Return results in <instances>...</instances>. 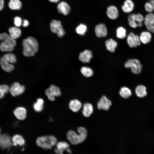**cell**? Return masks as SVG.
Segmentation results:
<instances>
[{"label":"cell","mask_w":154,"mask_h":154,"mask_svg":"<svg viewBox=\"0 0 154 154\" xmlns=\"http://www.w3.org/2000/svg\"><path fill=\"white\" fill-rule=\"evenodd\" d=\"M23 53L26 57L34 56L37 52L38 44L37 40L32 37L24 39L22 42Z\"/></svg>","instance_id":"obj_1"},{"label":"cell","mask_w":154,"mask_h":154,"mask_svg":"<svg viewBox=\"0 0 154 154\" xmlns=\"http://www.w3.org/2000/svg\"><path fill=\"white\" fill-rule=\"evenodd\" d=\"M36 143L38 146L42 148L49 149L56 144L57 140L53 135L42 136L37 137Z\"/></svg>","instance_id":"obj_2"},{"label":"cell","mask_w":154,"mask_h":154,"mask_svg":"<svg viewBox=\"0 0 154 154\" xmlns=\"http://www.w3.org/2000/svg\"><path fill=\"white\" fill-rule=\"evenodd\" d=\"M125 67L126 68H130L132 73L138 74L141 72L142 66L139 61L137 59H129L125 63Z\"/></svg>","instance_id":"obj_3"},{"label":"cell","mask_w":154,"mask_h":154,"mask_svg":"<svg viewBox=\"0 0 154 154\" xmlns=\"http://www.w3.org/2000/svg\"><path fill=\"white\" fill-rule=\"evenodd\" d=\"M61 23V22L59 20H53L51 21L50 25L51 31L56 33L60 37L63 36L65 34Z\"/></svg>","instance_id":"obj_4"},{"label":"cell","mask_w":154,"mask_h":154,"mask_svg":"<svg viewBox=\"0 0 154 154\" xmlns=\"http://www.w3.org/2000/svg\"><path fill=\"white\" fill-rule=\"evenodd\" d=\"M12 64L11 61L5 54L0 58L1 67L3 70L6 72H10L13 70L14 66Z\"/></svg>","instance_id":"obj_5"},{"label":"cell","mask_w":154,"mask_h":154,"mask_svg":"<svg viewBox=\"0 0 154 154\" xmlns=\"http://www.w3.org/2000/svg\"><path fill=\"white\" fill-rule=\"evenodd\" d=\"M25 87L18 82H14L9 88V91L12 96H16L23 94L25 91Z\"/></svg>","instance_id":"obj_6"},{"label":"cell","mask_w":154,"mask_h":154,"mask_svg":"<svg viewBox=\"0 0 154 154\" xmlns=\"http://www.w3.org/2000/svg\"><path fill=\"white\" fill-rule=\"evenodd\" d=\"M127 41L128 45L131 48L136 47L141 44L139 37L132 32L130 33L128 35Z\"/></svg>","instance_id":"obj_7"},{"label":"cell","mask_w":154,"mask_h":154,"mask_svg":"<svg viewBox=\"0 0 154 154\" xmlns=\"http://www.w3.org/2000/svg\"><path fill=\"white\" fill-rule=\"evenodd\" d=\"M67 139L70 143L73 145H76L82 142L80 135L75 131L71 130L68 131L66 134Z\"/></svg>","instance_id":"obj_8"},{"label":"cell","mask_w":154,"mask_h":154,"mask_svg":"<svg viewBox=\"0 0 154 154\" xmlns=\"http://www.w3.org/2000/svg\"><path fill=\"white\" fill-rule=\"evenodd\" d=\"M112 105L111 101L105 96H103L97 103V106L99 110H108Z\"/></svg>","instance_id":"obj_9"},{"label":"cell","mask_w":154,"mask_h":154,"mask_svg":"<svg viewBox=\"0 0 154 154\" xmlns=\"http://www.w3.org/2000/svg\"><path fill=\"white\" fill-rule=\"evenodd\" d=\"M95 33L96 36L99 38L105 37L107 35V29L105 25L100 23L96 25L95 28Z\"/></svg>","instance_id":"obj_10"},{"label":"cell","mask_w":154,"mask_h":154,"mask_svg":"<svg viewBox=\"0 0 154 154\" xmlns=\"http://www.w3.org/2000/svg\"><path fill=\"white\" fill-rule=\"evenodd\" d=\"M13 114L17 119L19 120H23L26 117L27 111L25 108L19 107L16 108L13 111Z\"/></svg>","instance_id":"obj_11"},{"label":"cell","mask_w":154,"mask_h":154,"mask_svg":"<svg viewBox=\"0 0 154 154\" xmlns=\"http://www.w3.org/2000/svg\"><path fill=\"white\" fill-rule=\"evenodd\" d=\"M92 57V52L88 50H84L80 54L79 60L84 63L89 62Z\"/></svg>","instance_id":"obj_12"},{"label":"cell","mask_w":154,"mask_h":154,"mask_svg":"<svg viewBox=\"0 0 154 154\" xmlns=\"http://www.w3.org/2000/svg\"><path fill=\"white\" fill-rule=\"evenodd\" d=\"M106 14L109 18L111 19L114 20L118 17V11L116 6L111 5L107 8Z\"/></svg>","instance_id":"obj_13"},{"label":"cell","mask_w":154,"mask_h":154,"mask_svg":"<svg viewBox=\"0 0 154 154\" xmlns=\"http://www.w3.org/2000/svg\"><path fill=\"white\" fill-rule=\"evenodd\" d=\"M57 9L59 13L64 15H67L70 12V8L66 2L62 1L58 4Z\"/></svg>","instance_id":"obj_14"},{"label":"cell","mask_w":154,"mask_h":154,"mask_svg":"<svg viewBox=\"0 0 154 154\" xmlns=\"http://www.w3.org/2000/svg\"><path fill=\"white\" fill-rule=\"evenodd\" d=\"M57 149H56V152L60 154L64 150H66L69 153L71 152L69 148V145L68 143L65 141H60L56 144Z\"/></svg>","instance_id":"obj_15"},{"label":"cell","mask_w":154,"mask_h":154,"mask_svg":"<svg viewBox=\"0 0 154 154\" xmlns=\"http://www.w3.org/2000/svg\"><path fill=\"white\" fill-rule=\"evenodd\" d=\"M134 4L131 0H125L121 8L125 13H129L131 12L134 9Z\"/></svg>","instance_id":"obj_16"},{"label":"cell","mask_w":154,"mask_h":154,"mask_svg":"<svg viewBox=\"0 0 154 154\" xmlns=\"http://www.w3.org/2000/svg\"><path fill=\"white\" fill-rule=\"evenodd\" d=\"M93 108L91 104L88 103L84 104L82 112L84 116L86 117H89L93 113Z\"/></svg>","instance_id":"obj_17"},{"label":"cell","mask_w":154,"mask_h":154,"mask_svg":"<svg viewBox=\"0 0 154 154\" xmlns=\"http://www.w3.org/2000/svg\"><path fill=\"white\" fill-rule=\"evenodd\" d=\"M10 137L6 134L0 135V146L3 147H9L11 145Z\"/></svg>","instance_id":"obj_18"},{"label":"cell","mask_w":154,"mask_h":154,"mask_svg":"<svg viewBox=\"0 0 154 154\" xmlns=\"http://www.w3.org/2000/svg\"><path fill=\"white\" fill-rule=\"evenodd\" d=\"M82 104L78 100L74 99L71 100L69 103L70 109L74 112H77L81 109Z\"/></svg>","instance_id":"obj_19"},{"label":"cell","mask_w":154,"mask_h":154,"mask_svg":"<svg viewBox=\"0 0 154 154\" xmlns=\"http://www.w3.org/2000/svg\"><path fill=\"white\" fill-rule=\"evenodd\" d=\"M105 45L107 49L111 52H114L117 46V42L112 38H110L105 42Z\"/></svg>","instance_id":"obj_20"},{"label":"cell","mask_w":154,"mask_h":154,"mask_svg":"<svg viewBox=\"0 0 154 154\" xmlns=\"http://www.w3.org/2000/svg\"><path fill=\"white\" fill-rule=\"evenodd\" d=\"M9 35L13 39L15 40L19 37L21 35L20 29L16 27H13L9 29Z\"/></svg>","instance_id":"obj_21"},{"label":"cell","mask_w":154,"mask_h":154,"mask_svg":"<svg viewBox=\"0 0 154 154\" xmlns=\"http://www.w3.org/2000/svg\"><path fill=\"white\" fill-rule=\"evenodd\" d=\"M0 40L9 43L14 46L16 44L15 40L11 38L9 35L5 33L0 34Z\"/></svg>","instance_id":"obj_22"},{"label":"cell","mask_w":154,"mask_h":154,"mask_svg":"<svg viewBox=\"0 0 154 154\" xmlns=\"http://www.w3.org/2000/svg\"><path fill=\"white\" fill-rule=\"evenodd\" d=\"M139 37L141 42L146 44L151 41L152 36L150 32L144 31L141 32Z\"/></svg>","instance_id":"obj_23"},{"label":"cell","mask_w":154,"mask_h":154,"mask_svg":"<svg viewBox=\"0 0 154 154\" xmlns=\"http://www.w3.org/2000/svg\"><path fill=\"white\" fill-rule=\"evenodd\" d=\"M135 93L139 97L143 98L147 94L146 88L143 85H139L135 88Z\"/></svg>","instance_id":"obj_24"},{"label":"cell","mask_w":154,"mask_h":154,"mask_svg":"<svg viewBox=\"0 0 154 154\" xmlns=\"http://www.w3.org/2000/svg\"><path fill=\"white\" fill-rule=\"evenodd\" d=\"M12 141L14 145H19L21 146H23L25 143L23 137L21 135L18 134L14 135L12 137Z\"/></svg>","instance_id":"obj_25"},{"label":"cell","mask_w":154,"mask_h":154,"mask_svg":"<svg viewBox=\"0 0 154 154\" xmlns=\"http://www.w3.org/2000/svg\"><path fill=\"white\" fill-rule=\"evenodd\" d=\"M8 6L12 10H17L21 9L22 4L19 0H10Z\"/></svg>","instance_id":"obj_26"},{"label":"cell","mask_w":154,"mask_h":154,"mask_svg":"<svg viewBox=\"0 0 154 154\" xmlns=\"http://www.w3.org/2000/svg\"><path fill=\"white\" fill-rule=\"evenodd\" d=\"M14 47L11 44L3 41L0 44V49L3 52L12 51L14 50Z\"/></svg>","instance_id":"obj_27"},{"label":"cell","mask_w":154,"mask_h":154,"mask_svg":"<svg viewBox=\"0 0 154 154\" xmlns=\"http://www.w3.org/2000/svg\"><path fill=\"white\" fill-rule=\"evenodd\" d=\"M143 21L146 27L152 25L154 23V14L151 13L146 15Z\"/></svg>","instance_id":"obj_28"},{"label":"cell","mask_w":154,"mask_h":154,"mask_svg":"<svg viewBox=\"0 0 154 154\" xmlns=\"http://www.w3.org/2000/svg\"><path fill=\"white\" fill-rule=\"evenodd\" d=\"M119 94L122 98L126 99L131 96L132 93L129 88L126 87H123L120 89Z\"/></svg>","instance_id":"obj_29"},{"label":"cell","mask_w":154,"mask_h":154,"mask_svg":"<svg viewBox=\"0 0 154 154\" xmlns=\"http://www.w3.org/2000/svg\"><path fill=\"white\" fill-rule=\"evenodd\" d=\"M44 101L41 98H38L37 102H35L33 105V108L35 111L37 112H41L43 108Z\"/></svg>","instance_id":"obj_30"},{"label":"cell","mask_w":154,"mask_h":154,"mask_svg":"<svg viewBox=\"0 0 154 154\" xmlns=\"http://www.w3.org/2000/svg\"><path fill=\"white\" fill-rule=\"evenodd\" d=\"M80 71L83 75L86 77H90L93 74V71L92 68L87 66L82 67Z\"/></svg>","instance_id":"obj_31"},{"label":"cell","mask_w":154,"mask_h":154,"mask_svg":"<svg viewBox=\"0 0 154 154\" xmlns=\"http://www.w3.org/2000/svg\"><path fill=\"white\" fill-rule=\"evenodd\" d=\"M116 36L119 38L123 39L126 36V31L123 27H118L116 30Z\"/></svg>","instance_id":"obj_32"},{"label":"cell","mask_w":154,"mask_h":154,"mask_svg":"<svg viewBox=\"0 0 154 154\" xmlns=\"http://www.w3.org/2000/svg\"><path fill=\"white\" fill-rule=\"evenodd\" d=\"M51 93L55 96H60L61 93L59 88L54 85H51L48 88Z\"/></svg>","instance_id":"obj_33"},{"label":"cell","mask_w":154,"mask_h":154,"mask_svg":"<svg viewBox=\"0 0 154 154\" xmlns=\"http://www.w3.org/2000/svg\"><path fill=\"white\" fill-rule=\"evenodd\" d=\"M87 30V27L84 24H81L76 28V32L79 35H84Z\"/></svg>","instance_id":"obj_34"},{"label":"cell","mask_w":154,"mask_h":154,"mask_svg":"<svg viewBox=\"0 0 154 154\" xmlns=\"http://www.w3.org/2000/svg\"><path fill=\"white\" fill-rule=\"evenodd\" d=\"M78 132L80 135L82 142L86 139L87 136V131L86 129L83 127H78L77 129Z\"/></svg>","instance_id":"obj_35"},{"label":"cell","mask_w":154,"mask_h":154,"mask_svg":"<svg viewBox=\"0 0 154 154\" xmlns=\"http://www.w3.org/2000/svg\"><path fill=\"white\" fill-rule=\"evenodd\" d=\"M9 88L5 84L0 85V99L4 97L5 95L9 91Z\"/></svg>","instance_id":"obj_36"},{"label":"cell","mask_w":154,"mask_h":154,"mask_svg":"<svg viewBox=\"0 0 154 154\" xmlns=\"http://www.w3.org/2000/svg\"><path fill=\"white\" fill-rule=\"evenodd\" d=\"M45 94L50 100L54 101L55 99V96L51 93L48 88L46 89L45 92Z\"/></svg>","instance_id":"obj_37"},{"label":"cell","mask_w":154,"mask_h":154,"mask_svg":"<svg viewBox=\"0 0 154 154\" xmlns=\"http://www.w3.org/2000/svg\"><path fill=\"white\" fill-rule=\"evenodd\" d=\"M14 23L16 27H19L21 26L22 24V20L20 17H16L14 18Z\"/></svg>","instance_id":"obj_38"},{"label":"cell","mask_w":154,"mask_h":154,"mask_svg":"<svg viewBox=\"0 0 154 154\" xmlns=\"http://www.w3.org/2000/svg\"><path fill=\"white\" fill-rule=\"evenodd\" d=\"M145 10L149 13H151L153 11L152 6L149 2H146L145 3Z\"/></svg>","instance_id":"obj_39"},{"label":"cell","mask_w":154,"mask_h":154,"mask_svg":"<svg viewBox=\"0 0 154 154\" xmlns=\"http://www.w3.org/2000/svg\"><path fill=\"white\" fill-rule=\"evenodd\" d=\"M129 23L130 26L133 28H137L138 27L137 23L134 21H129Z\"/></svg>","instance_id":"obj_40"},{"label":"cell","mask_w":154,"mask_h":154,"mask_svg":"<svg viewBox=\"0 0 154 154\" xmlns=\"http://www.w3.org/2000/svg\"><path fill=\"white\" fill-rule=\"evenodd\" d=\"M146 28L149 31L154 33V23L149 26L146 27Z\"/></svg>","instance_id":"obj_41"},{"label":"cell","mask_w":154,"mask_h":154,"mask_svg":"<svg viewBox=\"0 0 154 154\" xmlns=\"http://www.w3.org/2000/svg\"><path fill=\"white\" fill-rule=\"evenodd\" d=\"M29 23L27 20L26 19H24L23 20L22 23V25L23 27H27L29 26Z\"/></svg>","instance_id":"obj_42"},{"label":"cell","mask_w":154,"mask_h":154,"mask_svg":"<svg viewBox=\"0 0 154 154\" xmlns=\"http://www.w3.org/2000/svg\"><path fill=\"white\" fill-rule=\"evenodd\" d=\"M4 1L3 0H0V11L2 10L4 8Z\"/></svg>","instance_id":"obj_43"},{"label":"cell","mask_w":154,"mask_h":154,"mask_svg":"<svg viewBox=\"0 0 154 154\" xmlns=\"http://www.w3.org/2000/svg\"><path fill=\"white\" fill-rule=\"evenodd\" d=\"M149 2L151 5L154 11V0H149Z\"/></svg>","instance_id":"obj_44"},{"label":"cell","mask_w":154,"mask_h":154,"mask_svg":"<svg viewBox=\"0 0 154 154\" xmlns=\"http://www.w3.org/2000/svg\"><path fill=\"white\" fill-rule=\"evenodd\" d=\"M50 1L51 2L56 3L58 2L60 0H48Z\"/></svg>","instance_id":"obj_45"},{"label":"cell","mask_w":154,"mask_h":154,"mask_svg":"<svg viewBox=\"0 0 154 154\" xmlns=\"http://www.w3.org/2000/svg\"><path fill=\"white\" fill-rule=\"evenodd\" d=\"M138 25V27H141L142 26V23H137Z\"/></svg>","instance_id":"obj_46"},{"label":"cell","mask_w":154,"mask_h":154,"mask_svg":"<svg viewBox=\"0 0 154 154\" xmlns=\"http://www.w3.org/2000/svg\"><path fill=\"white\" fill-rule=\"evenodd\" d=\"M1 128L0 127V135L1 134Z\"/></svg>","instance_id":"obj_47"}]
</instances>
